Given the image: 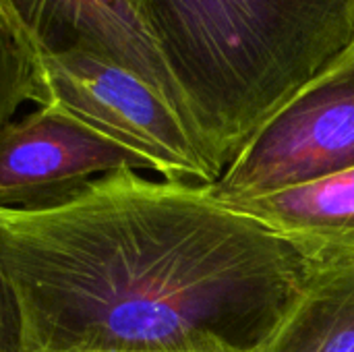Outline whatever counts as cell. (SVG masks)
Here are the masks:
<instances>
[{
  "mask_svg": "<svg viewBox=\"0 0 354 352\" xmlns=\"http://www.w3.org/2000/svg\"><path fill=\"white\" fill-rule=\"evenodd\" d=\"M23 352H266L313 266L207 185L120 166L71 201L0 210Z\"/></svg>",
  "mask_w": 354,
  "mask_h": 352,
  "instance_id": "1",
  "label": "cell"
},
{
  "mask_svg": "<svg viewBox=\"0 0 354 352\" xmlns=\"http://www.w3.org/2000/svg\"><path fill=\"white\" fill-rule=\"evenodd\" d=\"M8 2L39 54L89 52L116 62L162 93L191 127L178 87L131 0Z\"/></svg>",
  "mask_w": 354,
  "mask_h": 352,
  "instance_id": "6",
  "label": "cell"
},
{
  "mask_svg": "<svg viewBox=\"0 0 354 352\" xmlns=\"http://www.w3.org/2000/svg\"><path fill=\"white\" fill-rule=\"evenodd\" d=\"M266 352H354V263L313 268Z\"/></svg>",
  "mask_w": 354,
  "mask_h": 352,
  "instance_id": "8",
  "label": "cell"
},
{
  "mask_svg": "<svg viewBox=\"0 0 354 352\" xmlns=\"http://www.w3.org/2000/svg\"><path fill=\"white\" fill-rule=\"evenodd\" d=\"M348 168H354V46L263 122L207 191L226 205Z\"/></svg>",
  "mask_w": 354,
  "mask_h": 352,
  "instance_id": "4",
  "label": "cell"
},
{
  "mask_svg": "<svg viewBox=\"0 0 354 352\" xmlns=\"http://www.w3.org/2000/svg\"><path fill=\"white\" fill-rule=\"evenodd\" d=\"M25 102H41V54L8 0H0V129Z\"/></svg>",
  "mask_w": 354,
  "mask_h": 352,
  "instance_id": "9",
  "label": "cell"
},
{
  "mask_svg": "<svg viewBox=\"0 0 354 352\" xmlns=\"http://www.w3.org/2000/svg\"><path fill=\"white\" fill-rule=\"evenodd\" d=\"M226 205L261 222L313 268L354 263V168Z\"/></svg>",
  "mask_w": 354,
  "mask_h": 352,
  "instance_id": "7",
  "label": "cell"
},
{
  "mask_svg": "<svg viewBox=\"0 0 354 352\" xmlns=\"http://www.w3.org/2000/svg\"><path fill=\"white\" fill-rule=\"evenodd\" d=\"M120 166L147 170L137 154L95 127L62 108L37 106L0 129V210L58 207Z\"/></svg>",
  "mask_w": 354,
  "mask_h": 352,
  "instance_id": "5",
  "label": "cell"
},
{
  "mask_svg": "<svg viewBox=\"0 0 354 352\" xmlns=\"http://www.w3.org/2000/svg\"><path fill=\"white\" fill-rule=\"evenodd\" d=\"M0 352H23V328L15 290L0 261Z\"/></svg>",
  "mask_w": 354,
  "mask_h": 352,
  "instance_id": "10",
  "label": "cell"
},
{
  "mask_svg": "<svg viewBox=\"0 0 354 352\" xmlns=\"http://www.w3.org/2000/svg\"><path fill=\"white\" fill-rule=\"evenodd\" d=\"M216 166L354 46V0H131Z\"/></svg>",
  "mask_w": 354,
  "mask_h": 352,
  "instance_id": "2",
  "label": "cell"
},
{
  "mask_svg": "<svg viewBox=\"0 0 354 352\" xmlns=\"http://www.w3.org/2000/svg\"><path fill=\"white\" fill-rule=\"evenodd\" d=\"M39 106L62 108L95 127L166 180L214 185L222 174L162 93L124 66L95 54H41Z\"/></svg>",
  "mask_w": 354,
  "mask_h": 352,
  "instance_id": "3",
  "label": "cell"
}]
</instances>
